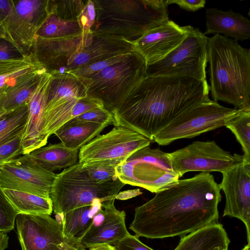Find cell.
I'll use <instances>...</instances> for the list:
<instances>
[{
	"instance_id": "cell-1",
	"label": "cell",
	"mask_w": 250,
	"mask_h": 250,
	"mask_svg": "<svg viewBox=\"0 0 250 250\" xmlns=\"http://www.w3.org/2000/svg\"><path fill=\"white\" fill-rule=\"evenodd\" d=\"M220 191L219 184L208 172L179 179L135 208L129 229L138 237H183L217 222Z\"/></svg>"
},
{
	"instance_id": "cell-2",
	"label": "cell",
	"mask_w": 250,
	"mask_h": 250,
	"mask_svg": "<svg viewBox=\"0 0 250 250\" xmlns=\"http://www.w3.org/2000/svg\"><path fill=\"white\" fill-rule=\"evenodd\" d=\"M209 91L207 81L146 77L112 113L113 125L131 129L153 142L155 135L180 114L209 100Z\"/></svg>"
},
{
	"instance_id": "cell-3",
	"label": "cell",
	"mask_w": 250,
	"mask_h": 250,
	"mask_svg": "<svg viewBox=\"0 0 250 250\" xmlns=\"http://www.w3.org/2000/svg\"><path fill=\"white\" fill-rule=\"evenodd\" d=\"M209 90L213 100L250 110V50L220 34L208 38Z\"/></svg>"
},
{
	"instance_id": "cell-4",
	"label": "cell",
	"mask_w": 250,
	"mask_h": 250,
	"mask_svg": "<svg viewBox=\"0 0 250 250\" xmlns=\"http://www.w3.org/2000/svg\"><path fill=\"white\" fill-rule=\"evenodd\" d=\"M96 17L91 28L133 41L168 19L167 0H93Z\"/></svg>"
},
{
	"instance_id": "cell-5",
	"label": "cell",
	"mask_w": 250,
	"mask_h": 250,
	"mask_svg": "<svg viewBox=\"0 0 250 250\" xmlns=\"http://www.w3.org/2000/svg\"><path fill=\"white\" fill-rule=\"evenodd\" d=\"M81 166L78 161L56 175L50 193L55 214L90 206L96 199L105 201L115 198L125 185L119 179L97 183L86 175Z\"/></svg>"
},
{
	"instance_id": "cell-6",
	"label": "cell",
	"mask_w": 250,
	"mask_h": 250,
	"mask_svg": "<svg viewBox=\"0 0 250 250\" xmlns=\"http://www.w3.org/2000/svg\"><path fill=\"white\" fill-rule=\"evenodd\" d=\"M146 70L145 59L135 51L125 60L85 77L87 96L100 101L112 114L146 77Z\"/></svg>"
},
{
	"instance_id": "cell-7",
	"label": "cell",
	"mask_w": 250,
	"mask_h": 250,
	"mask_svg": "<svg viewBox=\"0 0 250 250\" xmlns=\"http://www.w3.org/2000/svg\"><path fill=\"white\" fill-rule=\"evenodd\" d=\"M115 172L125 185L155 193L174 185L180 178L172 168L168 153L149 146L124 160L116 166Z\"/></svg>"
},
{
	"instance_id": "cell-8",
	"label": "cell",
	"mask_w": 250,
	"mask_h": 250,
	"mask_svg": "<svg viewBox=\"0 0 250 250\" xmlns=\"http://www.w3.org/2000/svg\"><path fill=\"white\" fill-rule=\"evenodd\" d=\"M238 111L209 99L180 114L155 135L153 142L167 146L177 140L193 138L224 126Z\"/></svg>"
},
{
	"instance_id": "cell-9",
	"label": "cell",
	"mask_w": 250,
	"mask_h": 250,
	"mask_svg": "<svg viewBox=\"0 0 250 250\" xmlns=\"http://www.w3.org/2000/svg\"><path fill=\"white\" fill-rule=\"evenodd\" d=\"M208 37L188 25L183 42L162 60L146 65V77L184 76L206 81Z\"/></svg>"
},
{
	"instance_id": "cell-10",
	"label": "cell",
	"mask_w": 250,
	"mask_h": 250,
	"mask_svg": "<svg viewBox=\"0 0 250 250\" xmlns=\"http://www.w3.org/2000/svg\"><path fill=\"white\" fill-rule=\"evenodd\" d=\"M168 155L173 170L180 178L189 171L223 173L245 162L243 155L225 150L214 141H196Z\"/></svg>"
},
{
	"instance_id": "cell-11",
	"label": "cell",
	"mask_w": 250,
	"mask_h": 250,
	"mask_svg": "<svg viewBox=\"0 0 250 250\" xmlns=\"http://www.w3.org/2000/svg\"><path fill=\"white\" fill-rule=\"evenodd\" d=\"M152 141L124 126H115L107 133L98 135L79 149V162L125 160L136 151L149 146Z\"/></svg>"
},
{
	"instance_id": "cell-12",
	"label": "cell",
	"mask_w": 250,
	"mask_h": 250,
	"mask_svg": "<svg viewBox=\"0 0 250 250\" xmlns=\"http://www.w3.org/2000/svg\"><path fill=\"white\" fill-rule=\"evenodd\" d=\"M56 175L24 154L0 167V185L3 188L50 198Z\"/></svg>"
},
{
	"instance_id": "cell-13",
	"label": "cell",
	"mask_w": 250,
	"mask_h": 250,
	"mask_svg": "<svg viewBox=\"0 0 250 250\" xmlns=\"http://www.w3.org/2000/svg\"><path fill=\"white\" fill-rule=\"evenodd\" d=\"M15 224L21 250H58L67 240L62 224L50 215L19 213Z\"/></svg>"
},
{
	"instance_id": "cell-14",
	"label": "cell",
	"mask_w": 250,
	"mask_h": 250,
	"mask_svg": "<svg viewBox=\"0 0 250 250\" xmlns=\"http://www.w3.org/2000/svg\"><path fill=\"white\" fill-rule=\"evenodd\" d=\"M219 184L225 195L223 216L235 217L245 224L250 243V164L236 165L222 173Z\"/></svg>"
},
{
	"instance_id": "cell-15",
	"label": "cell",
	"mask_w": 250,
	"mask_h": 250,
	"mask_svg": "<svg viewBox=\"0 0 250 250\" xmlns=\"http://www.w3.org/2000/svg\"><path fill=\"white\" fill-rule=\"evenodd\" d=\"M92 33L46 39L35 36L31 52L50 74L60 73L92 42Z\"/></svg>"
},
{
	"instance_id": "cell-16",
	"label": "cell",
	"mask_w": 250,
	"mask_h": 250,
	"mask_svg": "<svg viewBox=\"0 0 250 250\" xmlns=\"http://www.w3.org/2000/svg\"><path fill=\"white\" fill-rule=\"evenodd\" d=\"M188 34V26H181L168 20L130 41L135 51L143 57L147 65L164 58L177 47Z\"/></svg>"
},
{
	"instance_id": "cell-17",
	"label": "cell",
	"mask_w": 250,
	"mask_h": 250,
	"mask_svg": "<svg viewBox=\"0 0 250 250\" xmlns=\"http://www.w3.org/2000/svg\"><path fill=\"white\" fill-rule=\"evenodd\" d=\"M51 80V74L44 72L30 98L28 117L22 138L23 155L44 146L47 142L48 138L44 133L43 115Z\"/></svg>"
},
{
	"instance_id": "cell-18",
	"label": "cell",
	"mask_w": 250,
	"mask_h": 250,
	"mask_svg": "<svg viewBox=\"0 0 250 250\" xmlns=\"http://www.w3.org/2000/svg\"><path fill=\"white\" fill-rule=\"evenodd\" d=\"M92 34L91 43L77 54L60 74L118 55L135 51L134 45L130 41L101 32L92 31Z\"/></svg>"
},
{
	"instance_id": "cell-19",
	"label": "cell",
	"mask_w": 250,
	"mask_h": 250,
	"mask_svg": "<svg viewBox=\"0 0 250 250\" xmlns=\"http://www.w3.org/2000/svg\"><path fill=\"white\" fill-rule=\"evenodd\" d=\"M115 199L113 198L102 202L104 219L99 226L90 227L79 239L84 249L86 250L102 244L114 245L129 233L125 223V213L116 208Z\"/></svg>"
},
{
	"instance_id": "cell-20",
	"label": "cell",
	"mask_w": 250,
	"mask_h": 250,
	"mask_svg": "<svg viewBox=\"0 0 250 250\" xmlns=\"http://www.w3.org/2000/svg\"><path fill=\"white\" fill-rule=\"evenodd\" d=\"M103 107L99 100L86 96L83 98H63L45 106L44 133L49 137L62 125L90 110Z\"/></svg>"
},
{
	"instance_id": "cell-21",
	"label": "cell",
	"mask_w": 250,
	"mask_h": 250,
	"mask_svg": "<svg viewBox=\"0 0 250 250\" xmlns=\"http://www.w3.org/2000/svg\"><path fill=\"white\" fill-rule=\"evenodd\" d=\"M205 15V35L222 34L237 41L250 39V21L239 13L232 10L223 11L211 8L206 9Z\"/></svg>"
},
{
	"instance_id": "cell-22",
	"label": "cell",
	"mask_w": 250,
	"mask_h": 250,
	"mask_svg": "<svg viewBox=\"0 0 250 250\" xmlns=\"http://www.w3.org/2000/svg\"><path fill=\"white\" fill-rule=\"evenodd\" d=\"M22 27L26 54L31 52L37 31L50 13L49 0H13Z\"/></svg>"
},
{
	"instance_id": "cell-23",
	"label": "cell",
	"mask_w": 250,
	"mask_h": 250,
	"mask_svg": "<svg viewBox=\"0 0 250 250\" xmlns=\"http://www.w3.org/2000/svg\"><path fill=\"white\" fill-rule=\"evenodd\" d=\"M46 71L31 52L21 59L0 62V92Z\"/></svg>"
},
{
	"instance_id": "cell-24",
	"label": "cell",
	"mask_w": 250,
	"mask_h": 250,
	"mask_svg": "<svg viewBox=\"0 0 250 250\" xmlns=\"http://www.w3.org/2000/svg\"><path fill=\"white\" fill-rule=\"evenodd\" d=\"M229 243L223 226L217 222L181 237L173 250H213L217 247L228 249Z\"/></svg>"
},
{
	"instance_id": "cell-25",
	"label": "cell",
	"mask_w": 250,
	"mask_h": 250,
	"mask_svg": "<svg viewBox=\"0 0 250 250\" xmlns=\"http://www.w3.org/2000/svg\"><path fill=\"white\" fill-rule=\"evenodd\" d=\"M103 200L94 199L91 205L77 208L66 213L56 214L62 225V234L67 239H79L91 226L94 215L102 208Z\"/></svg>"
},
{
	"instance_id": "cell-26",
	"label": "cell",
	"mask_w": 250,
	"mask_h": 250,
	"mask_svg": "<svg viewBox=\"0 0 250 250\" xmlns=\"http://www.w3.org/2000/svg\"><path fill=\"white\" fill-rule=\"evenodd\" d=\"M79 151L60 143L37 148L28 154L43 168L53 172L75 165L79 161Z\"/></svg>"
},
{
	"instance_id": "cell-27",
	"label": "cell",
	"mask_w": 250,
	"mask_h": 250,
	"mask_svg": "<svg viewBox=\"0 0 250 250\" xmlns=\"http://www.w3.org/2000/svg\"><path fill=\"white\" fill-rule=\"evenodd\" d=\"M108 125L90 122H79L72 119L54 133L65 146L79 150L90 142Z\"/></svg>"
},
{
	"instance_id": "cell-28",
	"label": "cell",
	"mask_w": 250,
	"mask_h": 250,
	"mask_svg": "<svg viewBox=\"0 0 250 250\" xmlns=\"http://www.w3.org/2000/svg\"><path fill=\"white\" fill-rule=\"evenodd\" d=\"M51 75L46 105L61 99L83 98L87 96V78L78 77L69 73Z\"/></svg>"
},
{
	"instance_id": "cell-29",
	"label": "cell",
	"mask_w": 250,
	"mask_h": 250,
	"mask_svg": "<svg viewBox=\"0 0 250 250\" xmlns=\"http://www.w3.org/2000/svg\"><path fill=\"white\" fill-rule=\"evenodd\" d=\"M45 72L0 92V116L28 105L31 95Z\"/></svg>"
},
{
	"instance_id": "cell-30",
	"label": "cell",
	"mask_w": 250,
	"mask_h": 250,
	"mask_svg": "<svg viewBox=\"0 0 250 250\" xmlns=\"http://www.w3.org/2000/svg\"><path fill=\"white\" fill-rule=\"evenodd\" d=\"M8 200L17 214H35L51 215L53 211L51 198H45L34 194L3 188Z\"/></svg>"
},
{
	"instance_id": "cell-31",
	"label": "cell",
	"mask_w": 250,
	"mask_h": 250,
	"mask_svg": "<svg viewBox=\"0 0 250 250\" xmlns=\"http://www.w3.org/2000/svg\"><path fill=\"white\" fill-rule=\"evenodd\" d=\"M0 20L5 30L6 39L24 55H27L21 19L15 10L13 0H0Z\"/></svg>"
},
{
	"instance_id": "cell-32",
	"label": "cell",
	"mask_w": 250,
	"mask_h": 250,
	"mask_svg": "<svg viewBox=\"0 0 250 250\" xmlns=\"http://www.w3.org/2000/svg\"><path fill=\"white\" fill-rule=\"evenodd\" d=\"M82 33V30L77 21L63 20L51 13L37 31L36 36L56 39L76 35Z\"/></svg>"
},
{
	"instance_id": "cell-33",
	"label": "cell",
	"mask_w": 250,
	"mask_h": 250,
	"mask_svg": "<svg viewBox=\"0 0 250 250\" xmlns=\"http://www.w3.org/2000/svg\"><path fill=\"white\" fill-rule=\"evenodd\" d=\"M28 114V104L0 116V145L12 140L25 130Z\"/></svg>"
},
{
	"instance_id": "cell-34",
	"label": "cell",
	"mask_w": 250,
	"mask_h": 250,
	"mask_svg": "<svg viewBox=\"0 0 250 250\" xmlns=\"http://www.w3.org/2000/svg\"><path fill=\"white\" fill-rule=\"evenodd\" d=\"M225 126L235 135L244 152L245 162L250 164V110H239Z\"/></svg>"
},
{
	"instance_id": "cell-35",
	"label": "cell",
	"mask_w": 250,
	"mask_h": 250,
	"mask_svg": "<svg viewBox=\"0 0 250 250\" xmlns=\"http://www.w3.org/2000/svg\"><path fill=\"white\" fill-rule=\"evenodd\" d=\"M124 160L110 159L82 163L81 168L86 175L97 183H103L118 179L115 167Z\"/></svg>"
},
{
	"instance_id": "cell-36",
	"label": "cell",
	"mask_w": 250,
	"mask_h": 250,
	"mask_svg": "<svg viewBox=\"0 0 250 250\" xmlns=\"http://www.w3.org/2000/svg\"><path fill=\"white\" fill-rule=\"evenodd\" d=\"M87 0H49L50 13L61 19L68 21H77Z\"/></svg>"
},
{
	"instance_id": "cell-37",
	"label": "cell",
	"mask_w": 250,
	"mask_h": 250,
	"mask_svg": "<svg viewBox=\"0 0 250 250\" xmlns=\"http://www.w3.org/2000/svg\"><path fill=\"white\" fill-rule=\"evenodd\" d=\"M132 53L118 55L106 60L80 67L66 73L73 74L78 77L85 78L97 73L108 66L125 60Z\"/></svg>"
},
{
	"instance_id": "cell-38",
	"label": "cell",
	"mask_w": 250,
	"mask_h": 250,
	"mask_svg": "<svg viewBox=\"0 0 250 250\" xmlns=\"http://www.w3.org/2000/svg\"><path fill=\"white\" fill-rule=\"evenodd\" d=\"M17 215L0 185V231L7 233L12 230Z\"/></svg>"
},
{
	"instance_id": "cell-39",
	"label": "cell",
	"mask_w": 250,
	"mask_h": 250,
	"mask_svg": "<svg viewBox=\"0 0 250 250\" xmlns=\"http://www.w3.org/2000/svg\"><path fill=\"white\" fill-rule=\"evenodd\" d=\"M23 130L15 138L0 145V167L22 154Z\"/></svg>"
},
{
	"instance_id": "cell-40",
	"label": "cell",
	"mask_w": 250,
	"mask_h": 250,
	"mask_svg": "<svg viewBox=\"0 0 250 250\" xmlns=\"http://www.w3.org/2000/svg\"><path fill=\"white\" fill-rule=\"evenodd\" d=\"M79 122H90L99 124L113 125V114L103 107L87 111L74 118Z\"/></svg>"
},
{
	"instance_id": "cell-41",
	"label": "cell",
	"mask_w": 250,
	"mask_h": 250,
	"mask_svg": "<svg viewBox=\"0 0 250 250\" xmlns=\"http://www.w3.org/2000/svg\"><path fill=\"white\" fill-rule=\"evenodd\" d=\"M95 17L94 2L92 0H88L77 19L83 34L90 35L92 33L91 28L95 22Z\"/></svg>"
},
{
	"instance_id": "cell-42",
	"label": "cell",
	"mask_w": 250,
	"mask_h": 250,
	"mask_svg": "<svg viewBox=\"0 0 250 250\" xmlns=\"http://www.w3.org/2000/svg\"><path fill=\"white\" fill-rule=\"evenodd\" d=\"M114 246L116 250H154L143 243L137 236L129 233Z\"/></svg>"
},
{
	"instance_id": "cell-43",
	"label": "cell",
	"mask_w": 250,
	"mask_h": 250,
	"mask_svg": "<svg viewBox=\"0 0 250 250\" xmlns=\"http://www.w3.org/2000/svg\"><path fill=\"white\" fill-rule=\"evenodd\" d=\"M24 55L15 45L5 39H0V62L22 58Z\"/></svg>"
},
{
	"instance_id": "cell-44",
	"label": "cell",
	"mask_w": 250,
	"mask_h": 250,
	"mask_svg": "<svg viewBox=\"0 0 250 250\" xmlns=\"http://www.w3.org/2000/svg\"><path fill=\"white\" fill-rule=\"evenodd\" d=\"M169 4L174 3L182 9L189 11H196L204 8L206 4L205 0H167Z\"/></svg>"
},
{
	"instance_id": "cell-45",
	"label": "cell",
	"mask_w": 250,
	"mask_h": 250,
	"mask_svg": "<svg viewBox=\"0 0 250 250\" xmlns=\"http://www.w3.org/2000/svg\"><path fill=\"white\" fill-rule=\"evenodd\" d=\"M58 250H86L77 239H67L63 242Z\"/></svg>"
},
{
	"instance_id": "cell-46",
	"label": "cell",
	"mask_w": 250,
	"mask_h": 250,
	"mask_svg": "<svg viewBox=\"0 0 250 250\" xmlns=\"http://www.w3.org/2000/svg\"><path fill=\"white\" fill-rule=\"evenodd\" d=\"M142 194V192L139 189L125 191L119 192L116 196L115 199L120 200H126L136 197Z\"/></svg>"
},
{
	"instance_id": "cell-47",
	"label": "cell",
	"mask_w": 250,
	"mask_h": 250,
	"mask_svg": "<svg viewBox=\"0 0 250 250\" xmlns=\"http://www.w3.org/2000/svg\"><path fill=\"white\" fill-rule=\"evenodd\" d=\"M9 237L6 232L0 231V250H5L8 247Z\"/></svg>"
},
{
	"instance_id": "cell-48",
	"label": "cell",
	"mask_w": 250,
	"mask_h": 250,
	"mask_svg": "<svg viewBox=\"0 0 250 250\" xmlns=\"http://www.w3.org/2000/svg\"><path fill=\"white\" fill-rule=\"evenodd\" d=\"M87 249L88 250H116L114 246L106 244L96 245Z\"/></svg>"
},
{
	"instance_id": "cell-49",
	"label": "cell",
	"mask_w": 250,
	"mask_h": 250,
	"mask_svg": "<svg viewBox=\"0 0 250 250\" xmlns=\"http://www.w3.org/2000/svg\"><path fill=\"white\" fill-rule=\"evenodd\" d=\"M2 38L6 39V32L4 26L0 20V39Z\"/></svg>"
},
{
	"instance_id": "cell-50",
	"label": "cell",
	"mask_w": 250,
	"mask_h": 250,
	"mask_svg": "<svg viewBox=\"0 0 250 250\" xmlns=\"http://www.w3.org/2000/svg\"><path fill=\"white\" fill-rule=\"evenodd\" d=\"M250 243H248V244L246 245L241 250H250Z\"/></svg>"
},
{
	"instance_id": "cell-51",
	"label": "cell",
	"mask_w": 250,
	"mask_h": 250,
	"mask_svg": "<svg viewBox=\"0 0 250 250\" xmlns=\"http://www.w3.org/2000/svg\"><path fill=\"white\" fill-rule=\"evenodd\" d=\"M213 250H228V249H225L222 247L215 248Z\"/></svg>"
}]
</instances>
